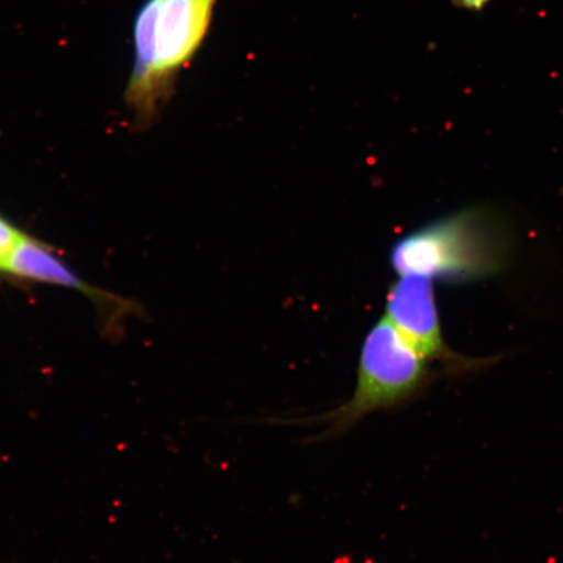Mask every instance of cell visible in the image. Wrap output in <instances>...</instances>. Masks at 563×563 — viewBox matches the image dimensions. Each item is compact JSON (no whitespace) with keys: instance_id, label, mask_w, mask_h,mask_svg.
<instances>
[{"instance_id":"obj_4","label":"cell","mask_w":563,"mask_h":563,"mask_svg":"<svg viewBox=\"0 0 563 563\" xmlns=\"http://www.w3.org/2000/svg\"><path fill=\"white\" fill-rule=\"evenodd\" d=\"M386 319L408 342L445 375L462 377L493 367L501 356L473 357L449 346L443 336L433 280L399 276L386 297Z\"/></svg>"},{"instance_id":"obj_3","label":"cell","mask_w":563,"mask_h":563,"mask_svg":"<svg viewBox=\"0 0 563 563\" xmlns=\"http://www.w3.org/2000/svg\"><path fill=\"white\" fill-rule=\"evenodd\" d=\"M435 377L434 364L384 317L365 336L351 397L314 419L327 424L320 439L346 433L372 413L396 410L413 402L428 390Z\"/></svg>"},{"instance_id":"obj_7","label":"cell","mask_w":563,"mask_h":563,"mask_svg":"<svg viewBox=\"0 0 563 563\" xmlns=\"http://www.w3.org/2000/svg\"><path fill=\"white\" fill-rule=\"evenodd\" d=\"M452 2L464 11L481 12L490 3V0H452Z\"/></svg>"},{"instance_id":"obj_1","label":"cell","mask_w":563,"mask_h":563,"mask_svg":"<svg viewBox=\"0 0 563 563\" xmlns=\"http://www.w3.org/2000/svg\"><path fill=\"white\" fill-rule=\"evenodd\" d=\"M217 0H145L133 24L125 100L140 122L153 121L206 41Z\"/></svg>"},{"instance_id":"obj_2","label":"cell","mask_w":563,"mask_h":563,"mask_svg":"<svg viewBox=\"0 0 563 563\" xmlns=\"http://www.w3.org/2000/svg\"><path fill=\"white\" fill-rule=\"evenodd\" d=\"M511 234L495 210L470 208L415 230L394 243L398 276L470 282L495 276L510 260Z\"/></svg>"},{"instance_id":"obj_6","label":"cell","mask_w":563,"mask_h":563,"mask_svg":"<svg viewBox=\"0 0 563 563\" xmlns=\"http://www.w3.org/2000/svg\"><path fill=\"white\" fill-rule=\"evenodd\" d=\"M21 235L23 234H20L9 222L0 218V271L3 269L7 256H9L13 246L16 245Z\"/></svg>"},{"instance_id":"obj_5","label":"cell","mask_w":563,"mask_h":563,"mask_svg":"<svg viewBox=\"0 0 563 563\" xmlns=\"http://www.w3.org/2000/svg\"><path fill=\"white\" fill-rule=\"evenodd\" d=\"M3 272L47 284L79 288L86 292V286L76 278L68 267L53 253L37 242L21 235L3 264Z\"/></svg>"}]
</instances>
